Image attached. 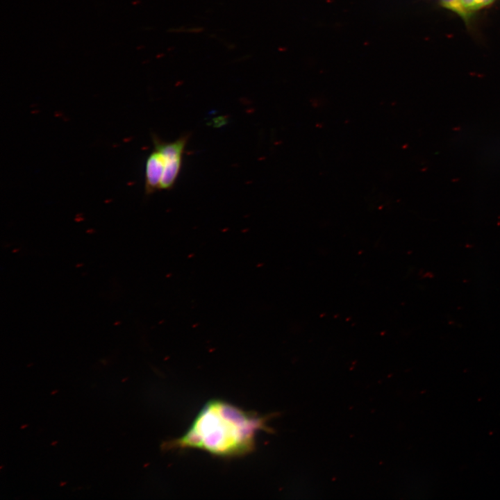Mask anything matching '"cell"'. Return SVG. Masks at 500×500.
Returning a JSON list of instances; mask_svg holds the SVG:
<instances>
[{"instance_id":"cell-7","label":"cell","mask_w":500,"mask_h":500,"mask_svg":"<svg viewBox=\"0 0 500 500\" xmlns=\"http://www.w3.org/2000/svg\"><path fill=\"white\" fill-rule=\"evenodd\" d=\"M57 392H58L57 390H54V391H53V392H51V394H53L54 393H56Z\"/></svg>"},{"instance_id":"cell-8","label":"cell","mask_w":500,"mask_h":500,"mask_svg":"<svg viewBox=\"0 0 500 500\" xmlns=\"http://www.w3.org/2000/svg\"><path fill=\"white\" fill-rule=\"evenodd\" d=\"M56 444H57V442L56 441V442H52L51 445H56Z\"/></svg>"},{"instance_id":"cell-10","label":"cell","mask_w":500,"mask_h":500,"mask_svg":"<svg viewBox=\"0 0 500 500\" xmlns=\"http://www.w3.org/2000/svg\"><path fill=\"white\" fill-rule=\"evenodd\" d=\"M127 379H128V377H126V378L123 379L122 381H125Z\"/></svg>"},{"instance_id":"cell-5","label":"cell","mask_w":500,"mask_h":500,"mask_svg":"<svg viewBox=\"0 0 500 500\" xmlns=\"http://www.w3.org/2000/svg\"><path fill=\"white\" fill-rule=\"evenodd\" d=\"M100 362L104 365L107 364V360L106 359H101Z\"/></svg>"},{"instance_id":"cell-11","label":"cell","mask_w":500,"mask_h":500,"mask_svg":"<svg viewBox=\"0 0 500 500\" xmlns=\"http://www.w3.org/2000/svg\"><path fill=\"white\" fill-rule=\"evenodd\" d=\"M498 1H500V0H498Z\"/></svg>"},{"instance_id":"cell-6","label":"cell","mask_w":500,"mask_h":500,"mask_svg":"<svg viewBox=\"0 0 500 500\" xmlns=\"http://www.w3.org/2000/svg\"><path fill=\"white\" fill-rule=\"evenodd\" d=\"M27 426H28V424H25L24 426H21V428L22 429V428H24L25 427H27Z\"/></svg>"},{"instance_id":"cell-3","label":"cell","mask_w":500,"mask_h":500,"mask_svg":"<svg viewBox=\"0 0 500 500\" xmlns=\"http://www.w3.org/2000/svg\"><path fill=\"white\" fill-rule=\"evenodd\" d=\"M164 167L165 162L162 154L154 149L146 160L144 189L147 194L160 190Z\"/></svg>"},{"instance_id":"cell-4","label":"cell","mask_w":500,"mask_h":500,"mask_svg":"<svg viewBox=\"0 0 500 500\" xmlns=\"http://www.w3.org/2000/svg\"><path fill=\"white\" fill-rule=\"evenodd\" d=\"M442 8L454 13L459 0H434Z\"/></svg>"},{"instance_id":"cell-9","label":"cell","mask_w":500,"mask_h":500,"mask_svg":"<svg viewBox=\"0 0 500 500\" xmlns=\"http://www.w3.org/2000/svg\"><path fill=\"white\" fill-rule=\"evenodd\" d=\"M66 483H67L66 482L62 483H60V485H65Z\"/></svg>"},{"instance_id":"cell-1","label":"cell","mask_w":500,"mask_h":500,"mask_svg":"<svg viewBox=\"0 0 500 500\" xmlns=\"http://www.w3.org/2000/svg\"><path fill=\"white\" fill-rule=\"evenodd\" d=\"M270 417L244 410L222 399L208 401L188 431L162 443V450L194 449L220 458H235L255 449L260 431H271Z\"/></svg>"},{"instance_id":"cell-2","label":"cell","mask_w":500,"mask_h":500,"mask_svg":"<svg viewBox=\"0 0 500 500\" xmlns=\"http://www.w3.org/2000/svg\"><path fill=\"white\" fill-rule=\"evenodd\" d=\"M189 139V135L185 134L172 142L160 140L153 136L154 149L162 156L165 162L160 190H170L176 183L181 170L183 155Z\"/></svg>"}]
</instances>
